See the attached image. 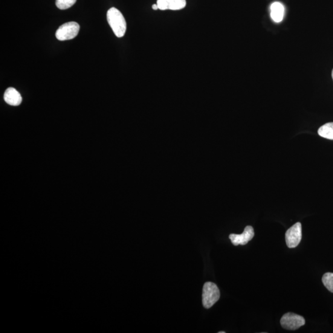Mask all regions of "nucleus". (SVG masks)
<instances>
[{"mask_svg": "<svg viewBox=\"0 0 333 333\" xmlns=\"http://www.w3.org/2000/svg\"><path fill=\"white\" fill-rule=\"evenodd\" d=\"M324 286L333 293V273H326L322 277Z\"/></svg>", "mask_w": 333, "mask_h": 333, "instance_id": "nucleus-11", "label": "nucleus"}, {"mask_svg": "<svg viewBox=\"0 0 333 333\" xmlns=\"http://www.w3.org/2000/svg\"><path fill=\"white\" fill-rule=\"evenodd\" d=\"M221 297V292L215 283L206 282L202 289V304L205 309H209L215 304Z\"/></svg>", "mask_w": 333, "mask_h": 333, "instance_id": "nucleus-2", "label": "nucleus"}, {"mask_svg": "<svg viewBox=\"0 0 333 333\" xmlns=\"http://www.w3.org/2000/svg\"><path fill=\"white\" fill-rule=\"evenodd\" d=\"M107 19L115 36L121 38L125 36L127 22L119 10L115 8L109 9L107 13Z\"/></svg>", "mask_w": 333, "mask_h": 333, "instance_id": "nucleus-1", "label": "nucleus"}, {"mask_svg": "<svg viewBox=\"0 0 333 333\" xmlns=\"http://www.w3.org/2000/svg\"><path fill=\"white\" fill-rule=\"evenodd\" d=\"M225 332H226L225 331H220V332H219V333H225Z\"/></svg>", "mask_w": 333, "mask_h": 333, "instance_id": "nucleus-14", "label": "nucleus"}, {"mask_svg": "<svg viewBox=\"0 0 333 333\" xmlns=\"http://www.w3.org/2000/svg\"><path fill=\"white\" fill-rule=\"evenodd\" d=\"M331 75H332V80H333V69H332V74H331Z\"/></svg>", "mask_w": 333, "mask_h": 333, "instance_id": "nucleus-15", "label": "nucleus"}, {"mask_svg": "<svg viewBox=\"0 0 333 333\" xmlns=\"http://www.w3.org/2000/svg\"><path fill=\"white\" fill-rule=\"evenodd\" d=\"M254 236V230L251 226H247L241 234H231L229 238L234 246L247 245Z\"/></svg>", "mask_w": 333, "mask_h": 333, "instance_id": "nucleus-6", "label": "nucleus"}, {"mask_svg": "<svg viewBox=\"0 0 333 333\" xmlns=\"http://www.w3.org/2000/svg\"><path fill=\"white\" fill-rule=\"evenodd\" d=\"M318 133L321 137L333 140V123H327L320 127Z\"/></svg>", "mask_w": 333, "mask_h": 333, "instance_id": "nucleus-10", "label": "nucleus"}, {"mask_svg": "<svg viewBox=\"0 0 333 333\" xmlns=\"http://www.w3.org/2000/svg\"><path fill=\"white\" fill-rule=\"evenodd\" d=\"M281 325L288 330H296L306 324V320L300 315L287 313L283 315L280 320Z\"/></svg>", "mask_w": 333, "mask_h": 333, "instance_id": "nucleus-4", "label": "nucleus"}, {"mask_svg": "<svg viewBox=\"0 0 333 333\" xmlns=\"http://www.w3.org/2000/svg\"><path fill=\"white\" fill-rule=\"evenodd\" d=\"M77 0H56V5L59 10H65L73 6Z\"/></svg>", "mask_w": 333, "mask_h": 333, "instance_id": "nucleus-12", "label": "nucleus"}, {"mask_svg": "<svg viewBox=\"0 0 333 333\" xmlns=\"http://www.w3.org/2000/svg\"><path fill=\"white\" fill-rule=\"evenodd\" d=\"M80 25L75 22L65 23L60 26L56 33V37L60 41H65L74 39L79 34Z\"/></svg>", "mask_w": 333, "mask_h": 333, "instance_id": "nucleus-3", "label": "nucleus"}, {"mask_svg": "<svg viewBox=\"0 0 333 333\" xmlns=\"http://www.w3.org/2000/svg\"><path fill=\"white\" fill-rule=\"evenodd\" d=\"M4 100L10 105L17 106L21 104L22 98L15 88H8L5 93Z\"/></svg>", "mask_w": 333, "mask_h": 333, "instance_id": "nucleus-8", "label": "nucleus"}, {"mask_svg": "<svg viewBox=\"0 0 333 333\" xmlns=\"http://www.w3.org/2000/svg\"><path fill=\"white\" fill-rule=\"evenodd\" d=\"M285 15V7L280 2H274L270 6L271 18L275 22H280Z\"/></svg>", "mask_w": 333, "mask_h": 333, "instance_id": "nucleus-9", "label": "nucleus"}, {"mask_svg": "<svg viewBox=\"0 0 333 333\" xmlns=\"http://www.w3.org/2000/svg\"><path fill=\"white\" fill-rule=\"evenodd\" d=\"M159 10H180L187 6L186 0H158Z\"/></svg>", "mask_w": 333, "mask_h": 333, "instance_id": "nucleus-7", "label": "nucleus"}, {"mask_svg": "<svg viewBox=\"0 0 333 333\" xmlns=\"http://www.w3.org/2000/svg\"><path fill=\"white\" fill-rule=\"evenodd\" d=\"M285 239L289 248H294L299 245L302 239V225L300 222L296 223L286 231Z\"/></svg>", "mask_w": 333, "mask_h": 333, "instance_id": "nucleus-5", "label": "nucleus"}, {"mask_svg": "<svg viewBox=\"0 0 333 333\" xmlns=\"http://www.w3.org/2000/svg\"><path fill=\"white\" fill-rule=\"evenodd\" d=\"M152 8H153V10H159V8H158V6L157 4H155V5H153V7H152Z\"/></svg>", "mask_w": 333, "mask_h": 333, "instance_id": "nucleus-13", "label": "nucleus"}]
</instances>
